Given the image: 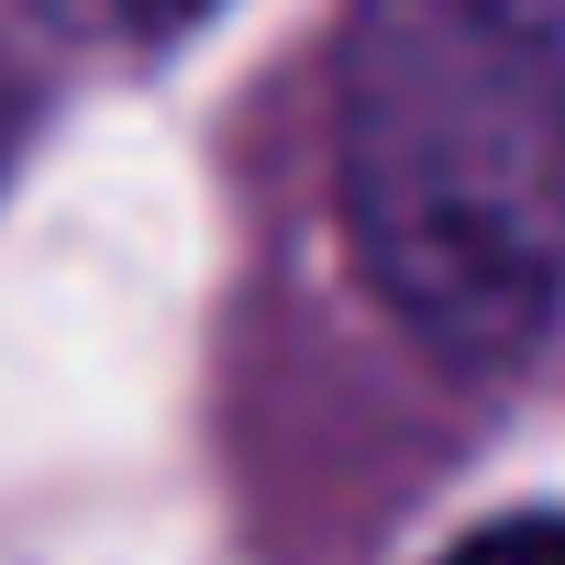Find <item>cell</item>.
I'll return each instance as SVG.
<instances>
[{"label":"cell","instance_id":"cell-3","mask_svg":"<svg viewBox=\"0 0 565 565\" xmlns=\"http://www.w3.org/2000/svg\"><path fill=\"white\" fill-rule=\"evenodd\" d=\"M111 12H122L134 34H189L200 12H222V0H111Z\"/></svg>","mask_w":565,"mask_h":565},{"label":"cell","instance_id":"cell-2","mask_svg":"<svg viewBox=\"0 0 565 565\" xmlns=\"http://www.w3.org/2000/svg\"><path fill=\"white\" fill-rule=\"evenodd\" d=\"M444 565H565V510H521V521H488V532H466Z\"/></svg>","mask_w":565,"mask_h":565},{"label":"cell","instance_id":"cell-1","mask_svg":"<svg viewBox=\"0 0 565 565\" xmlns=\"http://www.w3.org/2000/svg\"><path fill=\"white\" fill-rule=\"evenodd\" d=\"M344 233L444 366L565 311V45L532 0H355L333 89Z\"/></svg>","mask_w":565,"mask_h":565}]
</instances>
